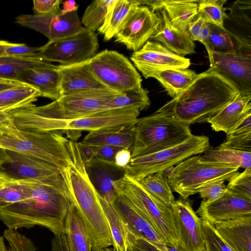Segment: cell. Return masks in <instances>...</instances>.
Wrapping results in <instances>:
<instances>
[{
	"label": "cell",
	"mask_w": 251,
	"mask_h": 251,
	"mask_svg": "<svg viewBox=\"0 0 251 251\" xmlns=\"http://www.w3.org/2000/svg\"><path fill=\"white\" fill-rule=\"evenodd\" d=\"M28 180L30 197L18 202L0 204V220L8 229L40 226L48 228L54 236L65 233L71 205L67 193L52 186Z\"/></svg>",
	"instance_id": "1"
},
{
	"label": "cell",
	"mask_w": 251,
	"mask_h": 251,
	"mask_svg": "<svg viewBox=\"0 0 251 251\" xmlns=\"http://www.w3.org/2000/svg\"><path fill=\"white\" fill-rule=\"evenodd\" d=\"M237 88L222 75L209 68L177 98L161 108L188 125L207 122L239 94Z\"/></svg>",
	"instance_id": "2"
},
{
	"label": "cell",
	"mask_w": 251,
	"mask_h": 251,
	"mask_svg": "<svg viewBox=\"0 0 251 251\" xmlns=\"http://www.w3.org/2000/svg\"><path fill=\"white\" fill-rule=\"evenodd\" d=\"M70 149L71 161L60 169L68 198L79 213L93 247L108 248L113 245V240L99 194L87 173L77 143L70 140Z\"/></svg>",
	"instance_id": "3"
},
{
	"label": "cell",
	"mask_w": 251,
	"mask_h": 251,
	"mask_svg": "<svg viewBox=\"0 0 251 251\" xmlns=\"http://www.w3.org/2000/svg\"><path fill=\"white\" fill-rule=\"evenodd\" d=\"M0 148L44 160L63 168L72 158L70 140L62 132L30 131L18 128L9 113L0 120Z\"/></svg>",
	"instance_id": "4"
},
{
	"label": "cell",
	"mask_w": 251,
	"mask_h": 251,
	"mask_svg": "<svg viewBox=\"0 0 251 251\" xmlns=\"http://www.w3.org/2000/svg\"><path fill=\"white\" fill-rule=\"evenodd\" d=\"M140 110L136 106L103 111L71 120H47L21 115L18 127L30 131L89 132L105 129H126L134 126Z\"/></svg>",
	"instance_id": "5"
},
{
	"label": "cell",
	"mask_w": 251,
	"mask_h": 251,
	"mask_svg": "<svg viewBox=\"0 0 251 251\" xmlns=\"http://www.w3.org/2000/svg\"><path fill=\"white\" fill-rule=\"evenodd\" d=\"M189 126L161 107L151 115L138 119L134 127L131 158L183 142L192 135Z\"/></svg>",
	"instance_id": "6"
},
{
	"label": "cell",
	"mask_w": 251,
	"mask_h": 251,
	"mask_svg": "<svg viewBox=\"0 0 251 251\" xmlns=\"http://www.w3.org/2000/svg\"><path fill=\"white\" fill-rule=\"evenodd\" d=\"M113 185L116 195H123L134 206L166 245L178 246L171 207L155 199L138 181L125 174Z\"/></svg>",
	"instance_id": "7"
},
{
	"label": "cell",
	"mask_w": 251,
	"mask_h": 251,
	"mask_svg": "<svg viewBox=\"0 0 251 251\" xmlns=\"http://www.w3.org/2000/svg\"><path fill=\"white\" fill-rule=\"evenodd\" d=\"M200 155H193L164 173L172 191L186 200L198 193L205 183L215 179L229 180L239 170V167L227 164L201 161Z\"/></svg>",
	"instance_id": "8"
},
{
	"label": "cell",
	"mask_w": 251,
	"mask_h": 251,
	"mask_svg": "<svg viewBox=\"0 0 251 251\" xmlns=\"http://www.w3.org/2000/svg\"><path fill=\"white\" fill-rule=\"evenodd\" d=\"M209 138L192 134L183 142L149 154L131 158L125 174L139 181L146 176L180 163L193 155L200 154L210 148Z\"/></svg>",
	"instance_id": "9"
},
{
	"label": "cell",
	"mask_w": 251,
	"mask_h": 251,
	"mask_svg": "<svg viewBox=\"0 0 251 251\" xmlns=\"http://www.w3.org/2000/svg\"><path fill=\"white\" fill-rule=\"evenodd\" d=\"M91 69L96 78L106 88L119 94L142 87L141 76L124 55L105 50L91 58Z\"/></svg>",
	"instance_id": "10"
},
{
	"label": "cell",
	"mask_w": 251,
	"mask_h": 251,
	"mask_svg": "<svg viewBox=\"0 0 251 251\" xmlns=\"http://www.w3.org/2000/svg\"><path fill=\"white\" fill-rule=\"evenodd\" d=\"M99 45L97 34L83 27L72 35L49 41L40 47L39 58L69 65L90 60L97 54Z\"/></svg>",
	"instance_id": "11"
},
{
	"label": "cell",
	"mask_w": 251,
	"mask_h": 251,
	"mask_svg": "<svg viewBox=\"0 0 251 251\" xmlns=\"http://www.w3.org/2000/svg\"><path fill=\"white\" fill-rule=\"evenodd\" d=\"M160 19L155 11L146 5L132 7L121 25L115 42L135 52L141 49L157 31Z\"/></svg>",
	"instance_id": "12"
},
{
	"label": "cell",
	"mask_w": 251,
	"mask_h": 251,
	"mask_svg": "<svg viewBox=\"0 0 251 251\" xmlns=\"http://www.w3.org/2000/svg\"><path fill=\"white\" fill-rule=\"evenodd\" d=\"M11 161L0 170L7 176L28 179L53 186L68 195L67 187L57 166L31 156L7 151Z\"/></svg>",
	"instance_id": "13"
},
{
	"label": "cell",
	"mask_w": 251,
	"mask_h": 251,
	"mask_svg": "<svg viewBox=\"0 0 251 251\" xmlns=\"http://www.w3.org/2000/svg\"><path fill=\"white\" fill-rule=\"evenodd\" d=\"M171 209L178 246L183 251H206L202 220L193 210L189 200H176Z\"/></svg>",
	"instance_id": "14"
},
{
	"label": "cell",
	"mask_w": 251,
	"mask_h": 251,
	"mask_svg": "<svg viewBox=\"0 0 251 251\" xmlns=\"http://www.w3.org/2000/svg\"><path fill=\"white\" fill-rule=\"evenodd\" d=\"M61 11L45 15H21L16 22L43 34L49 41L72 35L82 28L77 11L64 15Z\"/></svg>",
	"instance_id": "15"
},
{
	"label": "cell",
	"mask_w": 251,
	"mask_h": 251,
	"mask_svg": "<svg viewBox=\"0 0 251 251\" xmlns=\"http://www.w3.org/2000/svg\"><path fill=\"white\" fill-rule=\"evenodd\" d=\"M208 56L209 68L228 80L239 93H251V54L212 51Z\"/></svg>",
	"instance_id": "16"
},
{
	"label": "cell",
	"mask_w": 251,
	"mask_h": 251,
	"mask_svg": "<svg viewBox=\"0 0 251 251\" xmlns=\"http://www.w3.org/2000/svg\"><path fill=\"white\" fill-rule=\"evenodd\" d=\"M130 59L146 77L149 73L170 69L188 68L190 60L170 51L161 44L149 40L143 47L133 52Z\"/></svg>",
	"instance_id": "17"
},
{
	"label": "cell",
	"mask_w": 251,
	"mask_h": 251,
	"mask_svg": "<svg viewBox=\"0 0 251 251\" xmlns=\"http://www.w3.org/2000/svg\"><path fill=\"white\" fill-rule=\"evenodd\" d=\"M196 213L202 220L214 225L218 223L251 215V200L226 189L217 199L209 202L201 201Z\"/></svg>",
	"instance_id": "18"
},
{
	"label": "cell",
	"mask_w": 251,
	"mask_h": 251,
	"mask_svg": "<svg viewBox=\"0 0 251 251\" xmlns=\"http://www.w3.org/2000/svg\"><path fill=\"white\" fill-rule=\"evenodd\" d=\"M112 205L127 232L135 238L145 240L154 247L165 244L150 224L123 195L117 194Z\"/></svg>",
	"instance_id": "19"
},
{
	"label": "cell",
	"mask_w": 251,
	"mask_h": 251,
	"mask_svg": "<svg viewBox=\"0 0 251 251\" xmlns=\"http://www.w3.org/2000/svg\"><path fill=\"white\" fill-rule=\"evenodd\" d=\"M17 80L36 89L41 97L53 100L61 97L58 65L43 61L36 66L23 71Z\"/></svg>",
	"instance_id": "20"
},
{
	"label": "cell",
	"mask_w": 251,
	"mask_h": 251,
	"mask_svg": "<svg viewBox=\"0 0 251 251\" xmlns=\"http://www.w3.org/2000/svg\"><path fill=\"white\" fill-rule=\"evenodd\" d=\"M224 21V28L239 44L242 52L251 55V0L232 3Z\"/></svg>",
	"instance_id": "21"
},
{
	"label": "cell",
	"mask_w": 251,
	"mask_h": 251,
	"mask_svg": "<svg viewBox=\"0 0 251 251\" xmlns=\"http://www.w3.org/2000/svg\"><path fill=\"white\" fill-rule=\"evenodd\" d=\"M89 61L69 65H58L61 97L88 90L107 89L95 76Z\"/></svg>",
	"instance_id": "22"
},
{
	"label": "cell",
	"mask_w": 251,
	"mask_h": 251,
	"mask_svg": "<svg viewBox=\"0 0 251 251\" xmlns=\"http://www.w3.org/2000/svg\"><path fill=\"white\" fill-rule=\"evenodd\" d=\"M251 115V93H239L237 96L207 123L216 132L226 134L234 130Z\"/></svg>",
	"instance_id": "23"
},
{
	"label": "cell",
	"mask_w": 251,
	"mask_h": 251,
	"mask_svg": "<svg viewBox=\"0 0 251 251\" xmlns=\"http://www.w3.org/2000/svg\"><path fill=\"white\" fill-rule=\"evenodd\" d=\"M160 19L157 31L150 40L157 42L170 51L184 57L195 53V44L186 31H183L174 26L162 8L155 10Z\"/></svg>",
	"instance_id": "24"
},
{
	"label": "cell",
	"mask_w": 251,
	"mask_h": 251,
	"mask_svg": "<svg viewBox=\"0 0 251 251\" xmlns=\"http://www.w3.org/2000/svg\"><path fill=\"white\" fill-rule=\"evenodd\" d=\"M220 237L234 251H251V215L215 224Z\"/></svg>",
	"instance_id": "25"
},
{
	"label": "cell",
	"mask_w": 251,
	"mask_h": 251,
	"mask_svg": "<svg viewBox=\"0 0 251 251\" xmlns=\"http://www.w3.org/2000/svg\"><path fill=\"white\" fill-rule=\"evenodd\" d=\"M89 177L99 195L109 203L116 197L113 182L120 178L115 175L121 169L113 164L100 162L97 159L85 165Z\"/></svg>",
	"instance_id": "26"
},
{
	"label": "cell",
	"mask_w": 251,
	"mask_h": 251,
	"mask_svg": "<svg viewBox=\"0 0 251 251\" xmlns=\"http://www.w3.org/2000/svg\"><path fill=\"white\" fill-rule=\"evenodd\" d=\"M200 0H156L154 11L159 8L166 12L171 24L185 31L188 26L198 16Z\"/></svg>",
	"instance_id": "27"
},
{
	"label": "cell",
	"mask_w": 251,
	"mask_h": 251,
	"mask_svg": "<svg viewBox=\"0 0 251 251\" xmlns=\"http://www.w3.org/2000/svg\"><path fill=\"white\" fill-rule=\"evenodd\" d=\"M198 75L194 71L188 68H176L153 71L145 78L157 79L173 99L183 92L195 81Z\"/></svg>",
	"instance_id": "28"
},
{
	"label": "cell",
	"mask_w": 251,
	"mask_h": 251,
	"mask_svg": "<svg viewBox=\"0 0 251 251\" xmlns=\"http://www.w3.org/2000/svg\"><path fill=\"white\" fill-rule=\"evenodd\" d=\"M65 233L69 251H92V242L85 225L71 202L65 221Z\"/></svg>",
	"instance_id": "29"
},
{
	"label": "cell",
	"mask_w": 251,
	"mask_h": 251,
	"mask_svg": "<svg viewBox=\"0 0 251 251\" xmlns=\"http://www.w3.org/2000/svg\"><path fill=\"white\" fill-rule=\"evenodd\" d=\"M134 127L126 129H105L91 131L81 142L93 146L107 145L127 148L131 151L134 143Z\"/></svg>",
	"instance_id": "30"
},
{
	"label": "cell",
	"mask_w": 251,
	"mask_h": 251,
	"mask_svg": "<svg viewBox=\"0 0 251 251\" xmlns=\"http://www.w3.org/2000/svg\"><path fill=\"white\" fill-rule=\"evenodd\" d=\"M201 161L227 164L245 169L251 168V152L234 150L220 145L210 147L201 156Z\"/></svg>",
	"instance_id": "31"
},
{
	"label": "cell",
	"mask_w": 251,
	"mask_h": 251,
	"mask_svg": "<svg viewBox=\"0 0 251 251\" xmlns=\"http://www.w3.org/2000/svg\"><path fill=\"white\" fill-rule=\"evenodd\" d=\"M140 5L139 0H115L109 10L102 25L98 29L105 41L114 38L130 10Z\"/></svg>",
	"instance_id": "32"
},
{
	"label": "cell",
	"mask_w": 251,
	"mask_h": 251,
	"mask_svg": "<svg viewBox=\"0 0 251 251\" xmlns=\"http://www.w3.org/2000/svg\"><path fill=\"white\" fill-rule=\"evenodd\" d=\"M99 199L106 218L115 251H128L127 231L122 219L113 207L99 195Z\"/></svg>",
	"instance_id": "33"
},
{
	"label": "cell",
	"mask_w": 251,
	"mask_h": 251,
	"mask_svg": "<svg viewBox=\"0 0 251 251\" xmlns=\"http://www.w3.org/2000/svg\"><path fill=\"white\" fill-rule=\"evenodd\" d=\"M145 190L155 199L171 207L176 200L163 172L149 175L139 181Z\"/></svg>",
	"instance_id": "34"
},
{
	"label": "cell",
	"mask_w": 251,
	"mask_h": 251,
	"mask_svg": "<svg viewBox=\"0 0 251 251\" xmlns=\"http://www.w3.org/2000/svg\"><path fill=\"white\" fill-rule=\"evenodd\" d=\"M31 189L27 179H17L6 175L0 187V204L20 202L29 199Z\"/></svg>",
	"instance_id": "35"
},
{
	"label": "cell",
	"mask_w": 251,
	"mask_h": 251,
	"mask_svg": "<svg viewBox=\"0 0 251 251\" xmlns=\"http://www.w3.org/2000/svg\"><path fill=\"white\" fill-rule=\"evenodd\" d=\"M41 97L34 87L24 84L0 92V107L16 105L30 106Z\"/></svg>",
	"instance_id": "36"
},
{
	"label": "cell",
	"mask_w": 251,
	"mask_h": 251,
	"mask_svg": "<svg viewBox=\"0 0 251 251\" xmlns=\"http://www.w3.org/2000/svg\"><path fill=\"white\" fill-rule=\"evenodd\" d=\"M149 91L143 87L139 90H131L120 94L103 105L99 112L136 106L140 111L150 104Z\"/></svg>",
	"instance_id": "37"
},
{
	"label": "cell",
	"mask_w": 251,
	"mask_h": 251,
	"mask_svg": "<svg viewBox=\"0 0 251 251\" xmlns=\"http://www.w3.org/2000/svg\"><path fill=\"white\" fill-rule=\"evenodd\" d=\"M42 61L35 58L6 55L0 56V78L17 80L21 72L39 64Z\"/></svg>",
	"instance_id": "38"
},
{
	"label": "cell",
	"mask_w": 251,
	"mask_h": 251,
	"mask_svg": "<svg viewBox=\"0 0 251 251\" xmlns=\"http://www.w3.org/2000/svg\"><path fill=\"white\" fill-rule=\"evenodd\" d=\"M115 0H95L87 6L82 16L81 23L85 27L95 32L102 25Z\"/></svg>",
	"instance_id": "39"
},
{
	"label": "cell",
	"mask_w": 251,
	"mask_h": 251,
	"mask_svg": "<svg viewBox=\"0 0 251 251\" xmlns=\"http://www.w3.org/2000/svg\"><path fill=\"white\" fill-rule=\"evenodd\" d=\"M226 0H200L198 15L207 23L224 28V21L227 9L224 7Z\"/></svg>",
	"instance_id": "40"
},
{
	"label": "cell",
	"mask_w": 251,
	"mask_h": 251,
	"mask_svg": "<svg viewBox=\"0 0 251 251\" xmlns=\"http://www.w3.org/2000/svg\"><path fill=\"white\" fill-rule=\"evenodd\" d=\"M221 145L251 152V115L247 117L234 130L226 134L225 141Z\"/></svg>",
	"instance_id": "41"
},
{
	"label": "cell",
	"mask_w": 251,
	"mask_h": 251,
	"mask_svg": "<svg viewBox=\"0 0 251 251\" xmlns=\"http://www.w3.org/2000/svg\"><path fill=\"white\" fill-rule=\"evenodd\" d=\"M208 46L211 51L242 52L239 44L224 28L212 24H210Z\"/></svg>",
	"instance_id": "42"
},
{
	"label": "cell",
	"mask_w": 251,
	"mask_h": 251,
	"mask_svg": "<svg viewBox=\"0 0 251 251\" xmlns=\"http://www.w3.org/2000/svg\"><path fill=\"white\" fill-rule=\"evenodd\" d=\"M226 189L240 196L251 200V168L237 172L229 180Z\"/></svg>",
	"instance_id": "43"
},
{
	"label": "cell",
	"mask_w": 251,
	"mask_h": 251,
	"mask_svg": "<svg viewBox=\"0 0 251 251\" xmlns=\"http://www.w3.org/2000/svg\"><path fill=\"white\" fill-rule=\"evenodd\" d=\"M201 226L206 251H234L220 237L213 225L202 220Z\"/></svg>",
	"instance_id": "44"
},
{
	"label": "cell",
	"mask_w": 251,
	"mask_h": 251,
	"mask_svg": "<svg viewBox=\"0 0 251 251\" xmlns=\"http://www.w3.org/2000/svg\"><path fill=\"white\" fill-rule=\"evenodd\" d=\"M186 31L190 38L194 42L198 41L205 46L208 54L211 50L208 46V40L210 35V24L207 23L201 16L197 17L190 23Z\"/></svg>",
	"instance_id": "45"
},
{
	"label": "cell",
	"mask_w": 251,
	"mask_h": 251,
	"mask_svg": "<svg viewBox=\"0 0 251 251\" xmlns=\"http://www.w3.org/2000/svg\"><path fill=\"white\" fill-rule=\"evenodd\" d=\"M3 237L8 243V251H36L32 241L16 230L6 229Z\"/></svg>",
	"instance_id": "46"
},
{
	"label": "cell",
	"mask_w": 251,
	"mask_h": 251,
	"mask_svg": "<svg viewBox=\"0 0 251 251\" xmlns=\"http://www.w3.org/2000/svg\"><path fill=\"white\" fill-rule=\"evenodd\" d=\"M224 179H215L204 183L200 189L198 193L202 199V201L209 202L221 196L226 190Z\"/></svg>",
	"instance_id": "47"
},
{
	"label": "cell",
	"mask_w": 251,
	"mask_h": 251,
	"mask_svg": "<svg viewBox=\"0 0 251 251\" xmlns=\"http://www.w3.org/2000/svg\"><path fill=\"white\" fill-rule=\"evenodd\" d=\"M40 50V47H29L25 44L13 43L5 49L4 55L41 59L39 57Z\"/></svg>",
	"instance_id": "48"
},
{
	"label": "cell",
	"mask_w": 251,
	"mask_h": 251,
	"mask_svg": "<svg viewBox=\"0 0 251 251\" xmlns=\"http://www.w3.org/2000/svg\"><path fill=\"white\" fill-rule=\"evenodd\" d=\"M61 0H36L33 1L34 14L45 15L60 11Z\"/></svg>",
	"instance_id": "49"
},
{
	"label": "cell",
	"mask_w": 251,
	"mask_h": 251,
	"mask_svg": "<svg viewBox=\"0 0 251 251\" xmlns=\"http://www.w3.org/2000/svg\"><path fill=\"white\" fill-rule=\"evenodd\" d=\"M94 146L96 148L97 160L102 162L113 165L116 153L118 151L122 149L107 145Z\"/></svg>",
	"instance_id": "50"
},
{
	"label": "cell",
	"mask_w": 251,
	"mask_h": 251,
	"mask_svg": "<svg viewBox=\"0 0 251 251\" xmlns=\"http://www.w3.org/2000/svg\"><path fill=\"white\" fill-rule=\"evenodd\" d=\"M128 242L141 251H168L165 244H160L155 247L147 241L135 238L127 232Z\"/></svg>",
	"instance_id": "51"
},
{
	"label": "cell",
	"mask_w": 251,
	"mask_h": 251,
	"mask_svg": "<svg viewBox=\"0 0 251 251\" xmlns=\"http://www.w3.org/2000/svg\"><path fill=\"white\" fill-rule=\"evenodd\" d=\"M79 151L85 165H88L96 159L95 146L84 143H77Z\"/></svg>",
	"instance_id": "52"
},
{
	"label": "cell",
	"mask_w": 251,
	"mask_h": 251,
	"mask_svg": "<svg viewBox=\"0 0 251 251\" xmlns=\"http://www.w3.org/2000/svg\"><path fill=\"white\" fill-rule=\"evenodd\" d=\"M131 159V151L127 148H122L115 154L113 164L118 168L125 169Z\"/></svg>",
	"instance_id": "53"
},
{
	"label": "cell",
	"mask_w": 251,
	"mask_h": 251,
	"mask_svg": "<svg viewBox=\"0 0 251 251\" xmlns=\"http://www.w3.org/2000/svg\"><path fill=\"white\" fill-rule=\"evenodd\" d=\"M51 251H69L65 233L54 236L51 240Z\"/></svg>",
	"instance_id": "54"
},
{
	"label": "cell",
	"mask_w": 251,
	"mask_h": 251,
	"mask_svg": "<svg viewBox=\"0 0 251 251\" xmlns=\"http://www.w3.org/2000/svg\"><path fill=\"white\" fill-rule=\"evenodd\" d=\"M62 4L63 8L61 9V12L63 15L77 11L78 5L75 0H66L62 2Z\"/></svg>",
	"instance_id": "55"
},
{
	"label": "cell",
	"mask_w": 251,
	"mask_h": 251,
	"mask_svg": "<svg viewBox=\"0 0 251 251\" xmlns=\"http://www.w3.org/2000/svg\"><path fill=\"white\" fill-rule=\"evenodd\" d=\"M24 84H25L18 80H8L0 78V92Z\"/></svg>",
	"instance_id": "56"
},
{
	"label": "cell",
	"mask_w": 251,
	"mask_h": 251,
	"mask_svg": "<svg viewBox=\"0 0 251 251\" xmlns=\"http://www.w3.org/2000/svg\"><path fill=\"white\" fill-rule=\"evenodd\" d=\"M29 106H25L23 105H16L10 106L0 107V120H2L6 118L8 116L9 111L20 108L25 107Z\"/></svg>",
	"instance_id": "57"
},
{
	"label": "cell",
	"mask_w": 251,
	"mask_h": 251,
	"mask_svg": "<svg viewBox=\"0 0 251 251\" xmlns=\"http://www.w3.org/2000/svg\"><path fill=\"white\" fill-rule=\"evenodd\" d=\"M11 161V159L7 151L0 148V170L4 165L9 163Z\"/></svg>",
	"instance_id": "58"
},
{
	"label": "cell",
	"mask_w": 251,
	"mask_h": 251,
	"mask_svg": "<svg viewBox=\"0 0 251 251\" xmlns=\"http://www.w3.org/2000/svg\"><path fill=\"white\" fill-rule=\"evenodd\" d=\"M13 43L6 41L0 40V56L4 55L5 49Z\"/></svg>",
	"instance_id": "59"
},
{
	"label": "cell",
	"mask_w": 251,
	"mask_h": 251,
	"mask_svg": "<svg viewBox=\"0 0 251 251\" xmlns=\"http://www.w3.org/2000/svg\"><path fill=\"white\" fill-rule=\"evenodd\" d=\"M4 238L3 236H0V251H8L5 246Z\"/></svg>",
	"instance_id": "60"
},
{
	"label": "cell",
	"mask_w": 251,
	"mask_h": 251,
	"mask_svg": "<svg viewBox=\"0 0 251 251\" xmlns=\"http://www.w3.org/2000/svg\"><path fill=\"white\" fill-rule=\"evenodd\" d=\"M166 246L168 251H183L178 246L177 247Z\"/></svg>",
	"instance_id": "61"
},
{
	"label": "cell",
	"mask_w": 251,
	"mask_h": 251,
	"mask_svg": "<svg viewBox=\"0 0 251 251\" xmlns=\"http://www.w3.org/2000/svg\"><path fill=\"white\" fill-rule=\"evenodd\" d=\"M92 251H115L113 249L105 248H92Z\"/></svg>",
	"instance_id": "62"
},
{
	"label": "cell",
	"mask_w": 251,
	"mask_h": 251,
	"mask_svg": "<svg viewBox=\"0 0 251 251\" xmlns=\"http://www.w3.org/2000/svg\"><path fill=\"white\" fill-rule=\"evenodd\" d=\"M6 177V175L4 173L0 171V187L4 182Z\"/></svg>",
	"instance_id": "63"
},
{
	"label": "cell",
	"mask_w": 251,
	"mask_h": 251,
	"mask_svg": "<svg viewBox=\"0 0 251 251\" xmlns=\"http://www.w3.org/2000/svg\"><path fill=\"white\" fill-rule=\"evenodd\" d=\"M128 251H141L129 242V245H128Z\"/></svg>",
	"instance_id": "64"
}]
</instances>
